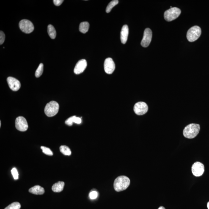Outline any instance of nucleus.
Returning <instances> with one entry per match:
<instances>
[{"instance_id":"nucleus-1","label":"nucleus","mask_w":209,"mask_h":209,"mask_svg":"<svg viewBox=\"0 0 209 209\" xmlns=\"http://www.w3.org/2000/svg\"><path fill=\"white\" fill-rule=\"evenodd\" d=\"M130 184V180L128 177L124 175L120 176L115 180L114 188L117 192L123 191L128 188Z\"/></svg>"},{"instance_id":"nucleus-2","label":"nucleus","mask_w":209,"mask_h":209,"mask_svg":"<svg viewBox=\"0 0 209 209\" xmlns=\"http://www.w3.org/2000/svg\"><path fill=\"white\" fill-rule=\"evenodd\" d=\"M200 129V126L199 124H190L184 129V136L188 139H193L197 136Z\"/></svg>"},{"instance_id":"nucleus-3","label":"nucleus","mask_w":209,"mask_h":209,"mask_svg":"<svg viewBox=\"0 0 209 209\" xmlns=\"http://www.w3.org/2000/svg\"><path fill=\"white\" fill-rule=\"evenodd\" d=\"M59 108V105L57 102L54 101L50 102L45 107V114L48 117H53L57 114Z\"/></svg>"},{"instance_id":"nucleus-4","label":"nucleus","mask_w":209,"mask_h":209,"mask_svg":"<svg viewBox=\"0 0 209 209\" xmlns=\"http://www.w3.org/2000/svg\"><path fill=\"white\" fill-rule=\"evenodd\" d=\"M202 34V30L199 26L192 27L188 30L187 34V38L189 41L194 42L197 40Z\"/></svg>"},{"instance_id":"nucleus-5","label":"nucleus","mask_w":209,"mask_h":209,"mask_svg":"<svg viewBox=\"0 0 209 209\" xmlns=\"http://www.w3.org/2000/svg\"><path fill=\"white\" fill-rule=\"evenodd\" d=\"M181 10L177 7H172L165 11L164 18L167 21H171L176 19L179 16Z\"/></svg>"},{"instance_id":"nucleus-6","label":"nucleus","mask_w":209,"mask_h":209,"mask_svg":"<svg viewBox=\"0 0 209 209\" xmlns=\"http://www.w3.org/2000/svg\"><path fill=\"white\" fill-rule=\"evenodd\" d=\"M20 30L25 34H30L34 30V26L31 22L27 20H23L20 22Z\"/></svg>"},{"instance_id":"nucleus-7","label":"nucleus","mask_w":209,"mask_h":209,"mask_svg":"<svg viewBox=\"0 0 209 209\" xmlns=\"http://www.w3.org/2000/svg\"><path fill=\"white\" fill-rule=\"evenodd\" d=\"M148 106L144 102H138L135 104L134 107V111L135 114L138 115H143L147 113L148 111Z\"/></svg>"},{"instance_id":"nucleus-8","label":"nucleus","mask_w":209,"mask_h":209,"mask_svg":"<svg viewBox=\"0 0 209 209\" xmlns=\"http://www.w3.org/2000/svg\"><path fill=\"white\" fill-rule=\"evenodd\" d=\"M16 128L17 130L22 132H24L27 130L28 125L25 118L22 116L17 117L15 121Z\"/></svg>"},{"instance_id":"nucleus-9","label":"nucleus","mask_w":209,"mask_h":209,"mask_svg":"<svg viewBox=\"0 0 209 209\" xmlns=\"http://www.w3.org/2000/svg\"><path fill=\"white\" fill-rule=\"evenodd\" d=\"M205 172V166L200 162H196L192 166V172L196 177H200Z\"/></svg>"},{"instance_id":"nucleus-10","label":"nucleus","mask_w":209,"mask_h":209,"mask_svg":"<svg viewBox=\"0 0 209 209\" xmlns=\"http://www.w3.org/2000/svg\"><path fill=\"white\" fill-rule=\"evenodd\" d=\"M152 33L150 28H146L144 31L143 37L141 42V45L144 48H147L152 41Z\"/></svg>"},{"instance_id":"nucleus-11","label":"nucleus","mask_w":209,"mask_h":209,"mask_svg":"<svg viewBox=\"0 0 209 209\" xmlns=\"http://www.w3.org/2000/svg\"><path fill=\"white\" fill-rule=\"evenodd\" d=\"M115 64L111 58H108L105 60L104 68L105 73L108 74H111L115 70Z\"/></svg>"},{"instance_id":"nucleus-12","label":"nucleus","mask_w":209,"mask_h":209,"mask_svg":"<svg viewBox=\"0 0 209 209\" xmlns=\"http://www.w3.org/2000/svg\"><path fill=\"white\" fill-rule=\"evenodd\" d=\"M7 82L9 88L15 92L18 91L21 87V83L16 79L9 77L7 78Z\"/></svg>"},{"instance_id":"nucleus-13","label":"nucleus","mask_w":209,"mask_h":209,"mask_svg":"<svg viewBox=\"0 0 209 209\" xmlns=\"http://www.w3.org/2000/svg\"><path fill=\"white\" fill-rule=\"evenodd\" d=\"M87 62L86 60L81 59L78 61L74 69V73L76 75H79L83 73L87 67Z\"/></svg>"},{"instance_id":"nucleus-14","label":"nucleus","mask_w":209,"mask_h":209,"mask_svg":"<svg viewBox=\"0 0 209 209\" xmlns=\"http://www.w3.org/2000/svg\"><path fill=\"white\" fill-rule=\"evenodd\" d=\"M129 35V28L127 25H125L122 28L120 33V40L122 43L125 44L128 40Z\"/></svg>"},{"instance_id":"nucleus-15","label":"nucleus","mask_w":209,"mask_h":209,"mask_svg":"<svg viewBox=\"0 0 209 209\" xmlns=\"http://www.w3.org/2000/svg\"><path fill=\"white\" fill-rule=\"evenodd\" d=\"M29 192L34 194L42 195L44 193L45 190L40 185H37L30 189Z\"/></svg>"},{"instance_id":"nucleus-16","label":"nucleus","mask_w":209,"mask_h":209,"mask_svg":"<svg viewBox=\"0 0 209 209\" xmlns=\"http://www.w3.org/2000/svg\"><path fill=\"white\" fill-rule=\"evenodd\" d=\"M64 186V182L59 181L53 185L52 189L54 192L59 193L63 191Z\"/></svg>"},{"instance_id":"nucleus-17","label":"nucleus","mask_w":209,"mask_h":209,"mask_svg":"<svg viewBox=\"0 0 209 209\" xmlns=\"http://www.w3.org/2000/svg\"><path fill=\"white\" fill-rule=\"evenodd\" d=\"M89 23L88 22H82L80 25V31L83 34H86L89 31Z\"/></svg>"},{"instance_id":"nucleus-18","label":"nucleus","mask_w":209,"mask_h":209,"mask_svg":"<svg viewBox=\"0 0 209 209\" xmlns=\"http://www.w3.org/2000/svg\"><path fill=\"white\" fill-rule=\"evenodd\" d=\"M48 33L50 37L52 39H54L56 36V31L54 27L52 25H49L48 26Z\"/></svg>"},{"instance_id":"nucleus-19","label":"nucleus","mask_w":209,"mask_h":209,"mask_svg":"<svg viewBox=\"0 0 209 209\" xmlns=\"http://www.w3.org/2000/svg\"><path fill=\"white\" fill-rule=\"evenodd\" d=\"M60 150L63 154L67 156L71 155V152L70 148L67 146L62 145L60 147Z\"/></svg>"},{"instance_id":"nucleus-20","label":"nucleus","mask_w":209,"mask_h":209,"mask_svg":"<svg viewBox=\"0 0 209 209\" xmlns=\"http://www.w3.org/2000/svg\"><path fill=\"white\" fill-rule=\"evenodd\" d=\"M119 1H118V0H114V1L111 2L106 8V11L107 13H109L113 8L115 6L117 5Z\"/></svg>"},{"instance_id":"nucleus-21","label":"nucleus","mask_w":209,"mask_h":209,"mask_svg":"<svg viewBox=\"0 0 209 209\" xmlns=\"http://www.w3.org/2000/svg\"><path fill=\"white\" fill-rule=\"evenodd\" d=\"M43 71V65L42 63L40 64L35 72V75L37 78H39L41 76Z\"/></svg>"},{"instance_id":"nucleus-22","label":"nucleus","mask_w":209,"mask_h":209,"mask_svg":"<svg viewBox=\"0 0 209 209\" xmlns=\"http://www.w3.org/2000/svg\"><path fill=\"white\" fill-rule=\"evenodd\" d=\"M21 206L19 202H14L10 204L4 209H20Z\"/></svg>"},{"instance_id":"nucleus-23","label":"nucleus","mask_w":209,"mask_h":209,"mask_svg":"<svg viewBox=\"0 0 209 209\" xmlns=\"http://www.w3.org/2000/svg\"><path fill=\"white\" fill-rule=\"evenodd\" d=\"M41 148L42 150L43 153L45 154L49 155V156H52L53 155V152L51 150H50V148H48L45 147H41Z\"/></svg>"},{"instance_id":"nucleus-24","label":"nucleus","mask_w":209,"mask_h":209,"mask_svg":"<svg viewBox=\"0 0 209 209\" xmlns=\"http://www.w3.org/2000/svg\"><path fill=\"white\" fill-rule=\"evenodd\" d=\"M11 172V173L12 175H13L14 179L15 180L18 179L19 177V174L17 169L15 168H14L12 169Z\"/></svg>"},{"instance_id":"nucleus-25","label":"nucleus","mask_w":209,"mask_h":209,"mask_svg":"<svg viewBox=\"0 0 209 209\" xmlns=\"http://www.w3.org/2000/svg\"><path fill=\"white\" fill-rule=\"evenodd\" d=\"M98 194L97 192L95 191H93L89 193V196L90 198L92 199H96L98 197Z\"/></svg>"},{"instance_id":"nucleus-26","label":"nucleus","mask_w":209,"mask_h":209,"mask_svg":"<svg viewBox=\"0 0 209 209\" xmlns=\"http://www.w3.org/2000/svg\"><path fill=\"white\" fill-rule=\"evenodd\" d=\"M73 122L74 116H72V117L69 118L68 119H67L66 120L65 124L66 125H69V126H71V125H73Z\"/></svg>"},{"instance_id":"nucleus-27","label":"nucleus","mask_w":209,"mask_h":209,"mask_svg":"<svg viewBox=\"0 0 209 209\" xmlns=\"http://www.w3.org/2000/svg\"><path fill=\"white\" fill-rule=\"evenodd\" d=\"M5 39V35L2 31H0V44H2Z\"/></svg>"},{"instance_id":"nucleus-28","label":"nucleus","mask_w":209,"mask_h":209,"mask_svg":"<svg viewBox=\"0 0 209 209\" xmlns=\"http://www.w3.org/2000/svg\"><path fill=\"white\" fill-rule=\"evenodd\" d=\"M82 120L81 118L77 117L74 116V122L77 124H80L81 123Z\"/></svg>"},{"instance_id":"nucleus-29","label":"nucleus","mask_w":209,"mask_h":209,"mask_svg":"<svg viewBox=\"0 0 209 209\" xmlns=\"http://www.w3.org/2000/svg\"><path fill=\"white\" fill-rule=\"evenodd\" d=\"M53 2L55 5L58 6H60L63 2L64 1L63 0H54Z\"/></svg>"},{"instance_id":"nucleus-30","label":"nucleus","mask_w":209,"mask_h":209,"mask_svg":"<svg viewBox=\"0 0 209 209\" xmlns=\"http://www.w3.org/2000/svg\"><path fill=\"white\" fill-rule=\"evenodd\" d=\"M158 209H166V208H165L164 207H160Z\"/></svg>"},{"instance_id":"nucleus-31","label":"nucleus","mask_w":209,"mask_h":209,"mask_svg":"<svg viewBox=\"0 0 209 209\" xmlns=\"http://www.w3.org/2000/svg\"><path fill=\"white\" fill-rule=\"evenodd\" d=\"M207 208H208V209H209V202L207 203Z\"/></svg>"},{"instance_id":"nucleus-32","label":"nucleus","mask_w":209,"mask_h":209,"mask_svg":"<svg viewBox=\"0 0 209 209\" xmlns=\"http://www.w3.org/2000/svg\"><path fill=\"white\" fill-rule=\"evenodd\" d=\"M1 121L0 122V127H1Z\"/></svg>"}]
</instances>
